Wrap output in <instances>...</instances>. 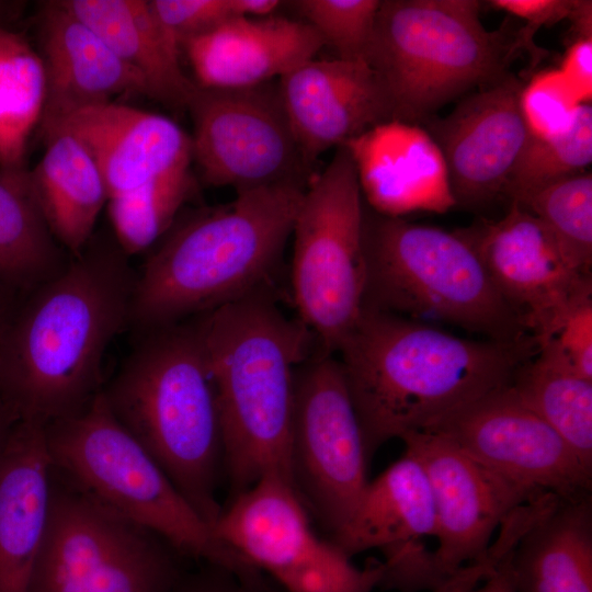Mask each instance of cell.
Wrapping results in <instances>:
<instances>
[{"mask_svg":"<svg viewBox=\"0 0 592 592\" xmlns=\"http://www.w3.org/2000/svg\"><path fill=\"white\" fill-rule=\"evenodd\" d=\"M581 270L592 264V174L581 172L539 189L519 202Z\"/></svg>","mask_w":592,"mask_h":592,"instance_id":"obj_33","label":"cell"},{"mask_svg":"<svg viewBox=\"0 0 592 592\" xmlns=\"http://www.w3.org/2000/svg\"><path fill=\"white\" fill-rule=\"evenodd\" d=\"M184 559L163 537L53 470L47 527L27 592H174Z\"/></svg>","mask_w":592,"mask_h":592,"instance_id":"obj_10","label":"cell"},{"mask_svg":"<svg viewBox=\"0 0 592 592\" xmlns=\"http://www.w3.org/2000/svg\"><path fill=\"white\" fill-rule=\"evenodd\" d=\"M512 385L592 471V380L534 353L517 369Z\"/></svg>","mask_w":592,"mask_h":592,"instance_id":"obj_30","label":"cell"},{"mask_svg":"<svg viewBox=\"0 0 592 592\" xmlns=\"http://www.w3.org/2000/svg\"><path fill=\"white\" fill-rule=\"evenodd\" d=\"M280 0H231L236 18H266L283 5Z\"/></svg>","mask_w":592,"mask_h":592,"instance_id":"obj_44","label":"cell"},{"mask_svg":"<svg viewBox=\"0 0 592 592\" xmlns=\"http://www.w3.org/2000/svg\"><path fill=\"white\" fill-rule=\"evenodd\" d=\"M365 304L403 317L443 321L486 339H532L459 231L364 208Z\"/></svg>","mask_w":592,"mask_h":592,"instance_id":"obj_7","label":"cell"},{"mask_svg":"<svg viewBox=\"0 0 592 592\" xmlns=\"http://www.w3.org/2000/svg\"><path fill=\"white\" fill-rule=\"evenodd\" d=\"M435 509L430 483L409 453L368 481L346 524L330 538L349 557L371 549L383 553L385 572L399 577L428 558L420 543L434 536Z\"/></svg>","mask_w":592,"mask_h":592,"instance_id":"obj_21","label":"cell"},{"mask_svg":"<svg viewBox=\"0 0 592 592\" xmlns=\"http://www.w3.org/2000/svg\"><path fill=\"white\" fill-rule=\"evenodd\" d=\"M343 146L375 212L401 217L418 210L442 214L456 206L442 151L421 125L385 122Z\"/></svg>","mask_w":592,"mask_h":592,"instance_id":"obj_20","label":"cell"},{"mask_svg":"<svg viewBox=\"0 0 592 592\" xmlns=\"http://www.w3.org/2000/svg\"><path fill=\"white\" fill-rule=\"evenodd\" d=\"M293 8L331 46L338 58L364 60L380 0H297Z\"/></svg>","mask_w":592,"mask_h":592,"instance_id":"obj_34","label":"cell"},{"mask_svg":"<svg viewBox=\"0 0 592 592\" xmlns=\"http://www.w3.org/2000/svg\"><path fill=\"white\" fill-rule=\"evenodd\" d=\"M119 60L144 82L146 95L186 110L197 84L182 70L180 49L172 43L149 0H62Z\"/></svg>","mask_w":592,"mask_h":592,"instance_id":"obj_25","label":"cell"},{"mask_svg":"<svg viewBox=\"0 0 592 592\" xmlns=\"http://www.w3.org/2000/svg\"><path fill=\"white\" fill-rule=\"evenodd\" d=\"M510 550L511 544L509 539L498 535L483 557L459 568L432 592H473L494 571Z\"/></svg>","mask_w":592,"mask_h":592,"instance_id":"obj_40","label":"cell"},{"mask_svg":"<svg viewBox=\"0 0 592 592\" xmlns=\"http://www.w3.org/2000/svg\"><path fill=\"white\" fill-rule=\"evenodd\" d=\"M46 96L42 57L27 37L0 22V168L26 166Z\"/></svg>","mask_w":592,"mask_h":592,"instance_id":"obj_29","label":"cell"},{"mask_svg":"<svg viewBox=\"0 0 592 592\" xmlns=\"http://www.w3.org/2000/svg\"><path fill=\"white\" fill-rule=\"evenodd\" d=\"M70 259L47 221L31 170L0 168V284L23 296L57 275Z\"/></svg>","mask_w":592,"mask_h":592,"instance_id":"obj_28","label":"cell"},{"mask_svg":"<svg viewBox=\"0 0 592 592\" xmlns=\"http://www.w3.org/2000/svg\"><path fill=\"white\" fill-rule=\"evenodd\" d=\"M568 20L571 22L574 39H592L591 0H573Z\"/></svg>","mask_w":592,"mask_h":592,"instance_id":"obj_43","label":"cell"},{"mask_svg":"<svg viewBox=\"0 0 592 592\" xmlns=\"http://www.w3.org/2000/svg\"><path fill=\"white\" fill-rule=\"evenodd\" d=\"M400 440L430 483L437 540L432 559L442 579L483 557L502 523L544 493L496 473L440 433L415 431Z\"/></svg>","mask_w":592,"mask_h":592,"instance_id":"obj_15","label":"cell"},{"mask_svg":"<svg viewBox=\"0 0 592 592\" xmlns=\"http://www.w3.org/2000/svg\"><path fill=\"white\" fill-rule=\"evenodd\" d=\"M559 72L581 104L592 99V39H574L567 48Z\"/></svg>","mask_w":592,"mask_h":592,"instance_id":"obj_41","label":"cell"},{"mask_svg":"<svg viewBox=\"0 0 592 592\" xmlns=\"http://www.w3.org/2000/svg\"><path fill=\"white\" fill-rule=\"evenodd\" d=\"M533 341L536 355L592 380V297L572 306Z\"/></svg>","mask_w":592,"mask_h":592,"instance_id":"obj_35","label":"cell"},{"mask_svg":"<svg viewBox=\"0 0 592 592\" xmlns=\"http://www.w3.org/2000/svg\"><path fill=\"white\" fill-rule=\"evenodd\" d=\"M278 83L309 170L330 148L395 121L385 87L364 60L312 58L282 76Z\"/></svg>","mask_w":592,"mask_h":592,"instance_id":"obj_18","label":"cell"},{"mask_svg":"<svg viewBox=\"0 0 592 592\" xmlns=\"http://www.w3.org/2000/svg\"><path fill=\"white\" fill-rule=\"evenodd\" d=\"M19 296L0 284V335Z\"/></svg>","mask_w":592,"mask_h":592,"instance_id":"obj_46","label":"cell"},{"mask_svg":"<svg viewBox=\"0 0 592 592\" xmlns=\"http://www.w3.org/2000/svg\"><path fill=\"white\" fill-rule=\"evenodd\" d=\"M59 128L73 134L88 149L103 175L109 198L193 163L191 137L175 122L116 102L82 110Z\"/></svg>","mask_w":592,"mask_h":592,"instance_id":"obj_22","label":"cell"},{"mask_svg":"<svg viewBox=\"0 0 592 592\" xmlns=\"http://www.w3.org/2000/svg\"><path fill=\"white\" fill-rule=\"evenodd\" d=\"M325 46L303 20L278 15L232 18L186 41L181 49L201 88L231 89L281 78Z\"/></svg>","mask_w":592,"mask_h":592,"instance_id":"obj_23","label":"cell"},{"mask_svg":"<svg viewBox=\"0 0 592 592\" xmlns=\"http://www.w3.org/2000/svg\"><path fill=\"white\" fill-rule=\"evenodd\" d=\"M193 318L216 392L229 500L269 475L292 486L295 373L316 338L269 287Z\"/></svg>","mask_w":592,"mask_h":592,"instance_id":"obj_4","label":"cell"},{"mask_svg":"<svg viewBox=\"0 0 592 592\" xmlns=\"http://www.w3.org/2000/svg\"><path fill=\"white\" fill-rule=\"evenodd\" d=\"M458 231L532 338L592 297L591 273L573 263L540 221L516 203L498 220Z\"/></svg>","mask_w":592,"mask_h":592,"instance_id":"obj_16","label":"cell"},{"mask_svg":"<svg viewBox=\"0 0 592 592\" xmlns=\"http://www.w3.org/2000/svg\"><path fill=\"white\" fill-rule=\"evenodd\" d=\"M306 186L238 190L229 203L179 216L136 270L128 327L139 334L266 288Z\"/></svg>","mask_w":592,"mask_h":592,"instance_id":"obj_3","label":"cell"},{"mask_svg":"<svg viewBox=\"0 0 592 592\" xmlns=\"http://www.w3.org/2000/svg\"><path fill=\"white\" fill-rule=\"evenodd\" d=\"M174 592H282L258 569L238 570L218 563L202 562L185 570Z\"/></svg>","mask_w":592,"mask_h":592,"instance_id":"obj_38","label":"cell"},{"mask_svg":"<svg viewBox=\"0 0 592 592\" xmlns=\"http://www.w3.org/2000/svg\"><path fill=\"white\" fill-rule=\"evenodd\" d=\"M332 354L317 346L296 369L289 451L292 487L329 539L369 481L361 425Z\"/></svg>","mask_w":592,"mask_h":592,"instance_id":"obj_11","label":"cell"},{"mask_svg":"<svg viewBox=\"0 0 592 592\" xmlns=\"http://www.w3.org/2000/svg\"><path fill=\"white\" fill-rule=\"evenodd\" d=\"M213 532L282 592H373L385 572L383 562L358 568L317 534L291 483L275 475L230 499Z\"/></svg>","mask_w":592,"mask_h":592,"instance_id":"obj_12","label":"cell"},{"mask_svg":"<svg viewBox=\"0 0 592 592\" xmlns=\"http://www.w3.org/2000/svg\"><path fill=\"white\" fill-rule=\"evenodd\" d=\"M45 151L31 170L32 181L60 244L78 255L94 236L109 194L103 175L84 145L59 128L45 138Z\"/></svg>","mask_w":592,"mask_h":592,"instance_id":"obj_27","label":"cell"},{"mask_svg":"<svg viewBox=\"0 0 592 592\" xmlns=\"http://www.w3.org/2000/svg\"><path fill=\"white\" fill-rule=\"evenodd\" d=\"M161 26L174 45L203 35L236 18L231 0H149Z\"/></svg>","mask_w":592,"mask_h":592,"instance_id":"obj_37","label":"cell"},{"mask_svg":"<svg viewBox=\"0 0 592 592\" xmlns=\"http://www.w3.org/2000/svg\"><path fill=\"white\" fill-rule=\"evenodd\" d=\"M580 105L558 69L535 73L523 84L520 94V109L530 138H545L566 130Z\"/></svg>","mask_w":592,"mask_h":592,"instance_id":"obj_36","label":"cell"},{"mask_svg":"<svg viewBox=\"0 0 592 592\" xmlns=\"http://www.w3.org/2000/svg\"><path fill=\"white\" fill-rule=\"evenodd\" d=\"M337 353L369 462L388 441L510 384L535 344L462 338L364 305Z\"/></svg>","mask_w":592,"mask_h":592,"instance_id":"obj_2","label":"cell"},{"mask_svg":"<svg viewBox=\"0 0 592 592\" xmlns=\"http://www.w3.org/2000/svg\"><path fill=\"white\" fill-rule=\"evenodd\" d=\"M523 84L509 72L463 96L445 117L422 123L442 151L456 206L482 207L504 196L530 137L520 109Z\"/></svg>","mask_w":592,"mask_h":592,"instance_id":"obj_17","label":"cell"},{"mask_svg":"<svg viewBox=\"0 0 592 592\" xmlns=\"http://www.w3.org/2000/svg\"><path fill=\"white\" fill-rule=\"evenodd\" d=\"M363 194L345 146L307 184L294 219L292 289L299 320L335 353L365 304Z\"/></svg>","mask_w":592,"mask_h":592,"instance_id":"obj_9","label":"cell"},{"mask_svg":"<svg viewBox=\"0 0 592 592\" xmlns=\"http://www.w3.org/2000/svg\"><path fill=\"white\" fill-rule=\"evenodd\" d=\"M53 467L45 425L18 421L0 456V592H27L47 527Z\"/></svg>","mask_w":592,"mask_h":592,"instance_id":"obj_24","label":"cell"},{"mask_svg":"<svg viewBox=\"0 0 592 592\" xmlns=\"http://www.w3.org/2000/svg\"><path fill=\"white\" fill-rule=\"evenodd\" d=\"M488 3L525 21L523 29L534 38L540 27L568 20L573 0H491Z\"/></svg>","mask_w":592,"mask_h":592,"instance_id":"obj_39","label":"cell"},{"mask_svg":"<svg viewBox=\"0 0 592 592\" xmlns=\"http://www.w3.org/2000/svg\"><path fill=\"white\" fill-rule=\"evenodd\" d=\"M192 160L212 186L236 191L299 183L314 177L298 148L280 83L213 89L196 87L189 101Z\"/></svg>","mask_w":592,"mask_h":592,"instance_id":"obj_13","label":"cell"},{"mask_svg":"<svg viewBox=\"0 0 592 592\" xmlns=\"http://www.w3.org/2000/svg\"><path fill=\"white\" fill-rule=\"evenodd\" d=\"M46 96L38 130L46 137L73 114L114 102L123 94H144L143 80L87 23L60 1L44 5L38 22Z\"/></svg>","mask_w":592,"mask_h":592,"instance_id":"obj_19","label":"cell"},{"mask_svg":"<svg viewBox=\"0 0 592 592\" xmlns=\"http://www.w3.org/2000/svg\"><path fill=\"white\" fill-rule=\"evenodd\" d=\"M3 3H0V22H3Z\"/></svg>","mask_w":592,"mask_h":592,"instance_id":"obj_47","label":"cell"},{"mask_svg":"<svg viewBox=\"0 0 592 592\" xmlns=\"http://www.w3.org/2000/svg\"><path fill=\"white\" fill-rule=\"evenodd\" d=\"M114 236L94 234L53 278L20 296L0 335V400L47 423L103 388L105 352L128 327L136 269Z\"/></svg>","mask_w":592,"mask_h":592,"instance_id":"obj_1","label":"cell"},{"mask_svg":"<svg viewBox=\"0 0 592 592\" xmlns=\"http://www.w3.org/2000/svg\"><path fill=\"white\" fill-rule=\"evenodd\" d=\"M516 592H592L591 496L549 509L510 554Z\"/></svg>","mask_w":592,"mask_h":592,"instance_id":"obj_26","label":"cell"},{"mask_svg":"<svg viewBox=\"0 0 592 592\" xmlns=\"http://www.w3.org/2000/svg\"><path fill=\"white\" fill-rule=\"evenodd\" d=\"M477 0H380L365 61L395 121L421 125L445 104L502 79L512 60L542 49L523 27L490 31Z\"/></svg>","mask_w":592,"mask_h":592,"instance_id":"obj_6","label":"cell"},{"mask_svg":"<svg viewBox=\"0 0 592 592\" xmlns=\"http://www.w3.org/2000/svg\"><path fill=\"white\" fill-rule=\"evenodd\" d=\"M192 163L174 168L106 203L113 236L126 254L150 250L195 195Z\"/></svg>","mask_w":592,"mask_h":592,"instance_id":"obj_31","label":"cell"},{"mask_svg":"<svg viewBox=\"0 0 592 592\" xmlns=\"http://www.w3.org/2000/svg\"><path fill=\"white\" fill-rule=\"evenodd\" d=\"M45 437L54 473L96 503L157 533L186 559L253 568L216 538L102 390L79 412L47 423Z\"/></svg>","mask_w":592,"mask_h":592,"instance_id":"obj_8","label":"cell"},{"mask_svg":"<svg viewBox=\"0 0 592 592\" xmlns=\"http://www.w3.org/2000/svg\"><path fill=\"white\" fill-rule=\"evenodd\" d=\"M103 386L117 421L212 527L223 506V435L216 392L194 318L139 333Z\"/></svg>","mask_w":592,"mask_h":592,"instance_id":"obj_5","label":"cell"},{"mask_svg":"<svg viewBox=\"0 0 592 592\" xmlns=\"http://www.w3.org/2000/svg\"><path fill=\"white\" fill-rule=\"evenodd\" d=\"M592 162V106L583 103L571 126L545 138H530L509 178L504 196L519 202L551 183L584 172Z\"/></svg>","mask_w":592,"mask_h":592,"instance_id":"obj_32","label":"cell"},{"mask_svg":"<svg viewBox=\"0 0 592 592\" xmlns=\"http://www.w3.org/2000/svg\"><path fill=\"white\" fill-rule=\"evenodd\" d=\"M18 419L11 410L0 400V456L8 443L10 434Z\"/></svg>","mask_w":592,"mask_h":592,"instance_id":"obj_45","label":"cell"},{"mask_svg":"<svg viewBox=\"0 0 592 592\" xmlns=\"http://www.w3.org/2000/svg\"><path fill=\"white\" fill-rule=\"evenodd\" d=\"M423 431L440 433L505 478L563 500L591 496L592 471L521 397L512 382Z\"/></svg>","mask_w":592,"mask_h":592,"instance_id":"obj_14","label":"cell"},{"mask_svg":"<svg viewBox=\"0 0 592 592\" xmlns=\"http://www.w3.org/2000/svg\"><path fill=\"white\" fill-rule=\"evenodd\" d=\"M510 554L499 562L494 571L473 592H516L510 571Z\"/></svg>","mask_w":592,"mask_h":592,"instance_id":"obj_42","label":"cell"}]
</instances>
